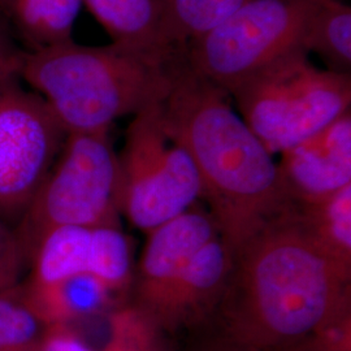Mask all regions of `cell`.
Instances as JSON below:
<instances>
[{
	"label": "cell",
	"instance_id": "4",
	"mask_svg": "<svg viewBox=\"0 0 351 351\" xmlns=\"http://www.w3.org/2000/svg\"><path fill=\"white\" fill-rule=\"evenodd\" d=\"M229 94L254 134L276 155L350 111L351 75L320 69L306 51H295L247 77Z\"/></svg>",
	"mask_w": 351,
	"mask_h": 351
},
{
	"label": "cell",
	"instance_id": "20",
	"mask_svg": "<svg viewBox=\"0 0 351 351\" xmlns=\"http://www.w3.org/2000/svg\"><path fill=\"white\" fill-rule=\"evenodd\" d=\"M40 326L12 290L0 293V351H38Z\"/></svg>",
	"mask_w": 351,
	"mask_h": 351
},
{
	"label": "cell",
	"instance_id": "14",
	"mask_svg": "<svg viewBox=\"0 0 351 351\" xmlns=\"http://www.w3.org/2000/svg\"><path fill=\"white\" fill-rule=\"evenodd\" d=\"M12 291L46 328L68 326L77 319L101 314L116 295L98 278L88 275L69 277L49 285L24 282Z\"/></svg>",
	"mask_w": 351,
	"mask_h": 351
},
{
	"label": "cell",
	"instance_id": "21",
	"mask_svg": "<svg viewBox=\"0 0 351 351\" xmlns=\"http://www.w3.org/2000/svg\"><path fill=\"white\" fill-rule=\"evenodd\" d=\"M25 268V256L14 230L0 219V293L17 288Z\"/></svg>",
	"mask_w": 351,
	"mask_h": 351
},
{
	"label": "cell",
	"instance_id": "9",
	"mask_svg": "<svg viewBox=\"0 0 351 351\" xmlns=\"http://www.w3.org/2000/svg\"><path fill=\"white\" fill-rule=\"evenodd\" d=\"M134 267L132 241L120 226H62L39 242L25 282L49 285L88 275L114 294L129 293Z\"/></svg>",
	"mask_w": 351,
	"mask_h": 351
},
{
	"label": "cell",
	"instance_id": "12",
	"mask_svg": "<svg viewBox=\"0 0 351 351\" xmlns=\"http://www.w3.org/2000/svg\"><path fill=\"white\" fill-rule=\"evenodd\" d=\"M233 263L221 234L206 243L169 288L151 323L175 339L211 322Z\"/></svg>",
	"mask_w": 351,
	"mask_h": 351
},
{
	"label": "cell",
	"instance_id": "24",
	"mask_svg": "<svg viewBox=\"0 0 351 351\" xmlns=\"http://www.w3.org/2000/svg\"><path fill=\"white\" fill-rule=\"evenodd\" d=\"M3 82H4V81H3ZM3 82H0V84H3Z\"/></svg>",
	"mask_w": 351,
	"mask_h": 351
},
{
	"label": "cell",
	"instance_id": "17",
	"mask_svg": "<svg viewBox=\"0 0 351 351\" xmlns=\"http://www.w3.org/2000/svg\"><path fill=\"white\" fill-rule=\"evenodd\" d=\"M304 50L319 55L328 71L350 75V5L339 0H320L307 29Z\"/></svg>",
	"mask_w": 351,
	"mask_h": 351
},
{
	"label": "cell",
	"instance_id": "10",
	"mask_svg": "<svg viewBox=\"0 0 351 351\" xmlns=\"http://www.w3.org/2000/svg\"><path fill=\"white\" fill-rule=\"evenodd\" d=\"M219 234L221 233L216 220L199 203L150 230L134 267L128 304L151 320L191 259Z\"/></svg>",
	"mask_w": 351,
	"mask_h": 351
},
{
	"label": "cell",
	"instance_id": "1",
	"mask_svg": "<svg viewBox=\"0 0 351 351\" xmlns=\"http://www.w3.org/2000/svg\"><path fill=\"white\" fill-rule=\"evenodd\" d=\"M351 316V267L280 213L233 249L211 324L256 351H303L326 326Z\"/></svg>",
	"mask_w": 351,
	"mask_h": 351
},
{
	"label": "cell",
	"instance_id": "8",
	"mask_svg": "<svg viewBox=\"0 0 351 351\" xmlns=\"http://www.w3.org/2000/svg\"><path fill=\"white\" fill-rule=\"evenodd\" d=\"M68 133L20 78L0 84V219L20 220L56 162Z\"/></svg>",
	"mask_w": 351,
	"mask_h": 351
},
{
	"label": "cell",
	"instance_id": "3",
	"mask_svg": "<svg viewBox=\"0 0 351 351\" xmlns=\"http://www.w3.org/2000/svg\"><path fill=\"white\" fill-rule=\"evenodd\" d=\"M177 58L164 60L120 43L84 46L71 39L23 50L19 78L46 101L68 134L91 133L163 103Z\"/></svg>",
	"mask_w": 351,
	"mask_h": 351
},
{
	"label": "cell",
	"instance_id": "7",
	"mask_svg": "<svg viewBox=\"0 0 351 351\" xmlns=\"http://www.w3.org/2000/svg\"><path fill=\"white\" fill-rule=\"evenodd\" d=\"M320 0H251L226 21L191 40L189 65L230 93L247 77L304 50Z\"/></svg>",
	"mask_w": 351,
	"mask_h": 351
},
{
	"label": "cell",
	"instance_id": "18",
	"mask_svg": "<svg viewBox=\"0 0 351 351\" xmlns=\"http://www.w3.org/2000/svg\"><path fill=\"white\" fill-rule=\"evenodd\" d=\"M291 210L332 256L351 267V185L323 201Z\"/></svg>",
	"mask_w": 351,
	"mask_h": 351
},
{
	"label": "cell",
	"instance_id": "22",
	"mask_svg": "<svg viewBox=\"0 0 351 351\" xmlns=\"http://www.w3.org/2000/svg\"><path fill=\"white\" fill-rule=\"evenodd\" d=\"M178 351H256L230 339L220 329L207 323L185 335V345Z\"/></svg>",
	"mask_w": 351,
	"mask_h": 351
},
{
	"label": "cell",
	"instance_id": "6",
	"mask_svg": "<svg viewBox=\"0 0 351 351\" xmlns=\"http://www.w3.org/2000/svg\"><path fill=\"white\" fill-rule=\"evenodd\" d=\"M119 163L120 213L142 232L186 213L203 198L195 164L164 128L162 103L133 116Z\"/></svg>",
	"mask_w": 351,
	"mask_h": 351
},
{
	"label": "cell",
	"instance_id": "2",
	"mask_svg": "<svg viewBox=\"0 0 351 351\" xmlns=\"http://www.w3.org/2000/svg\"><path fill=\"white\" fill-rule=\"evenodd\" d=\"M162 117L195 164L202 201L232 249L290 208L274 155L233 108L230 94L193 69L185 52L173 64Z\"/></svg>",
	"mask_w": 351,
	"mask_h": 351
},
{
	"label": "cell",
	"instance_id": "15",
	"mask_svg": "<svg viewBox=\"0 0 351 351\" xmlns=\"http://www.w3.org/2000/svg\"><path fill=\"white\" fill-rule=\"evenodd\" d=\"M82 0H0V19L37 51L73 39Z\"/></svg>",
	"mask_w": 351,
	"mask_h": 351
},
{
	"label": "cell",
	"instance_id": "5",
	"mask_svg": "<svg viewBox=\"0 0 351 351\" xmlns=\"http://www.w3.org/2000/svg\"><path fill=\"white\" fill-rule=\"evenodd\" d=\"M120 163L110 130L69 133L14 233L32 263L39 242L62 226H120Z\"/></svg>",
	"mask_w": 351,
	"mask_h": 351
},
{
	"label": "cell",
	"instance_id": "19",
	"mask_svg": "<svg viewBox=\"0 0 351 351\" xmlns=\"http://www.w3.org/2000/svg\"><path fill=\"white\" fill-rule=\"evenodd\" d=\"M251 0H159L176 46L185 50L191 40L226 21Z\"/></svg>",
	"mask_w": 351,
	"mask_h": 351
},
{
	"label": "cell",
	"instance_id": "11",
	"mask_svg": "<svg viewBox=\"0 0 351 351\" xmlns=\"http://www.w3.org/2000/svg\"><path fill=\"white\" fill-rule=\"evenodd\" d=\"M282 193L290 208L323 201L351 185V114L280 154Z\"/></svg>",
	"mask_w": 351,
	"mask_h": 351
},
{
	"label": "cell",
	"instance_id": "23",
	"mask_svg": "<svg viewBox=\"0 0 351 351\" xmlns=\"http://www.w3.org/2000/svg\"><path fill=\"white\" fill-rule=\"evenodd\" d=\"M21 52L11 40L7 24L0 19V82L19 78Z\"/></svg>",
	"mask_w": 351,
	"mask_h": 351
},
{
	"label": "cell",
	"instance_id": "13",
	"mask_svg": "<svg viewBox=\"0 0 351 351\" xmlns=\"http://www.w3.org/2000/svg\"><path fill=\"white\" fill-rule=\"evenodd\" d=\"M82 4L113 43L145 51L164 60H172L185 51L172 40L159 0H82Z\"/></svg>",
	"mask_w": 351,
	"mask_h": 351
},
{
	"label": "cell",
	"instance_id": "16",
	"mask_svg": "<svg viewBox=\"0 0 351 351\" xmlns=\"http://www.w3.org/2000/svg\"><path fill=\"white\" fill-rule=\"evenodd\" d=\"M169 336L130 304L111 316V336L101 351H178ZM38 351H95L66 326H47Z\"/></svg>",
	"mask_w": 351,
	"mask_h": 351
}]
</instances>
